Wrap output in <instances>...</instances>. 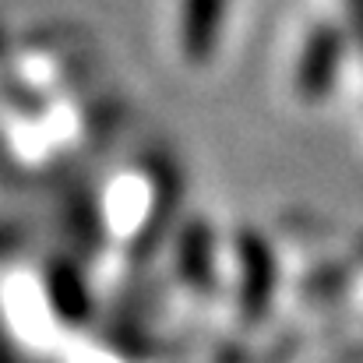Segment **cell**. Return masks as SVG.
Here are the masks:
<instances>
[{
    "label": "cell",
    "mask_w": 363,
    "mask_h": 363,
    "mask_svg": "<svg viewBox=\"0 0 363 363\" xmlns=\"http://www.w3.org/2000/svg\"><path fill=\"white\" fill-rule=\"evenodd\" d=\"M339 57H342V35L332 25H321L318 32H311V43L300 57V89L307 99H321L332 89Z\"/></svg>",
    "instance_id": "6da1fadb"
},
{
    "label": "cell",
    "mask_w": 363,
    "mask_h": 363,
    "mask_svg": "<svg viewBox=\"0 0 363 363\" xmlns=\"http://www.w3.org/2000/svg\"><path fill=\"white\" fill-rule=\"evenodd\" d=\"M223 18H226V0H184L180 32H184V53L191 60L212 57V50L219 43Z\"/></svg>",
    "instance_id": "7a4b0ae2"
},
{
    "label": "cell",
    "mask_w": 363,
    "mask_h": 363,
    "mask_svg": "<svg viewBox=\"0 0 363 363\" xmlns=\"http://www.w3.org/2000/svg\"><path fill=\"white\" fill-rule=\"evenodd\" d=\"M350 4V21H353V32L363 43V0H346Z\"/></svg>",
    "instance_id": "3957f363"
}]
</instances>
